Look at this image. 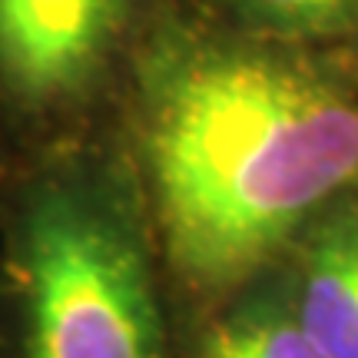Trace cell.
Masks as SVG:
<instances>
[{"instance_id": "cell-1", "label": "cell", "mask_w": 358, "mask_h": 358, "mask_svg": "<svg viewBox=\"0 0 358 358\" xmlns=\"http://www.w3.org/2000/svg\"><path fill=\"white\" fill-rule=\"evenodd\" d=\"M140 100L159 232L199 289L249 279L358 179V100L302 57L173 40Z\"/></svg>"}, {"instance_id": "cell-2", "label": "cell", "mask_w": 358, "mask_h": 358, "mask_svg": "<svg viewBox=\"0 0 358 358\" xmlns=\"http://www.w3.org/2000/svg\"><path fill=\"white\" fill-rule=\"evenodd\" d=\"M30 358H163L150 266L120 203L53 186L17 243Z\"/></svg>"}, {"instance_id": "cell-3", "label": "cell", "mask_w": 358, "mask_h": 358, "mask_svg": "<svg viewBox=\"0 0 358 358\" xmlns=\"http://www.w3.org/2000/svg\"><path fill=\"white\" fill-rule=\"evenodd\" d=\"M127 0H0V73L30 100L73 93L106 57Z\"/></svg>"}, {"instance_id": "cell-4", "label": "cell", "mask_w": 358, "mask_h": 358, "mask_svg": "<svg viewBox=\"0 0 358 358\" xmlns=\"http://www.w3.org/2000/svg\"><path fill=\"white\" fill-rule=\"evenodd\" d=\"M292 308L325 358H358V196L312 219Z\"/></svg>"}, {"instance_id": "cell-5", "label": "cell", "mask_w": 358, "mask_h": 358, "mask_svg": "<svg viewBox=\"0 0 358 358\" xmlns=\"http://www.w3.org/2000/svg\"><path fill=\"white\" fill-rule=\"evenodd\" d=\"M203 358H325L299 325L292 295H256L209 329Z\"/></svg>"}, {"instance_id": "cell-6", "label": "cell", "mask_w": 358, "mask_h": 358, "mask_svg": "<svg viewBox=\"0 0 358 358\" xmlns=\"http://www.w3.org/2000/svg\"><path fill=\"white\" fill-rule=\"evenodd\" d=\"M252 20L282 34H325L345 27L358 13V0H232Z\"/></svg>"}]
</instances>
